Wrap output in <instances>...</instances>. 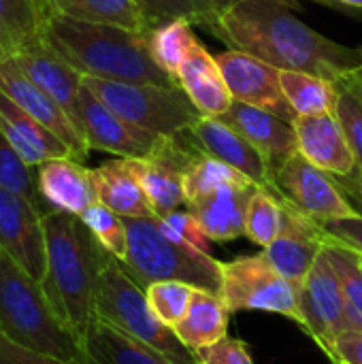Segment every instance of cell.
<instances>
[{
	"instance_id": "obj_19",
	"label": "cell",
	"mask_w": 362,
	"mask_h": 364,
	"mask_svg": "<svg viewBox=\"0 0 362 364\" xmlns=\"http://www.w3.org/2000/svg\"><path fill=\"white\" fill-rule=\"evenodd\" d=\"M297 134V147L318 168L333 177H350L356 173V158L341 122L335 113L299 115L292 122Z\"/></svg>"
},
{
	"instance_id": "obj_25",
	"label": "cell",
	"mask_w": 362,
	"mask_h": 364,
	"mask_svg": "<svg viewBox=\"0 0 362 364\" xmlns=\"http://www.w3.org/2000/svg\"><path fill=\"white\" fill-rule=\"evenodd\" d=\"M98 203L122 218H156L130 158H115L94 168Z\"/></svg>"
},
{
	"instance_id": "obj_35",
	"label": "cell",
	"mask_w": 362,
	"mask_h": 364,
	"mask_svg": "<svg viewBox=\"0 0 362 364\" xmlns=\"http://www.w3.org/2000/svg\"><path fill=\"white\" fill-rule=\"evenodd\" d=\"M339 87V98H337V119L344 126V132L350 141V147L356 158V173L350 177H337L344 183L358 186L362 188V98L354 90V85L346 79L337 83Z\"/></svg>"
},
{
	"instance_id": "obj_11",
	"label": "cell",
	"mask_w": 362,
	"mask_h": 364,
	"mask_svg": "<svg viewBox=\"0 0 362 364\" xmlns=\"http://www.w3.org/2000/svg\"><path fill=\"white\" fill-rule=\"evenodd\" d=\"M297 324L320 346L322 352L329 350L344 331H348L339 279L324 247L301 284Z\"/></svg>"
},
{
	"instance_id": "obj_18",
	"label": "cell",
	"mask_w": 362,
	"mask_h": 364,
	"mask_svg": "<svg viewBox=\"0 0 362 364\" xmlns=\"http://www.w3.org/2000/svg\"><path fill=\"white\" fill-rule=\"evenodd\" d=\"M79 113L90 149L107 151L117 158H143L158 141L156 134H149L117 115L87 85H81Z\"/></svg>"
},
{
	"instance_id": "obj_46",
	"label": "cell",
	"mask_w": 362,
	"mask_h": 364,
	"mask_svg": "<svg viewBox=\"0 0 362 364\" xmlns=\"http://www.w3.org/2000/svg\"><path fill=\"white\" fill-rule=\"evenodd\" d=\"M358 53H361V66H358V70H356V73L352 75V79H356L358 83H362V45L358 47Z\"/></svg>"
},
{
	"instance_id": "obj_42",
	"label": "cell",
	"mask_w": 362,
	"mask_h": 364,
	"mask_svg": "<svg viewBox=\"0 0 362 364\" xmlns=\"http://www.w3.org/2000/svg\"><path fill=\"white\" fill-rule=\"evenodd\" d=\"M326 239L341 243L362 256V213L356 218H341L322 224Z\"/></svg>"
},
{
	"instance_id": "obj_10",
	"label": "cell",
	"mask_w": 362,
	"mask_h": 364,
	"mask_svg": "<svg viewBox=\"0 0 362 364\" xmlns=\"http://www.w3.org/2000/svg\"><path fill=\"white\" fill-rule=\"evenodd\" d=\"M196 156L198 151L179 136H158L147 156L130 158L156 218L186 207V175Z\"/></svg>"
},
{
	"instance_id": "obj_31",
	"label": "cell",
	"mask_w": 362,
	"mask_h": 364,
	"mask_svg": "<svg viewBox=\"0 0 362 364\" xmlns=\"http://www.w3.org/2000/svg\"><path fill=\"white\" fill-rule=\"evenodd\" d=\"M192 26V19L177 17L171 21H162L149 30V53L154 62L173 79L188 51L198 43V36L194 34Z\"/></svg>"
},
{
	"instance_id": "obj_37",
	"label": "cell",
	"mask_w": 362,
	"mask_h": 364,
	"mask_svg": "<svg viewBox=\"0 0 362 364\" xmlns=\"http://www.w3.org/2000/svg\"><path fill=\"white\" fill-rule=\"evenodd\" d=\"M196 290L198 288L183 284V282H156L145 288V294H147V303H149L151 311L166 326L173 328L188 314Z\"/></svg>"
},
{
	"instance_id": "obj_17",
	"label": "cell",
	"mask_w": 362,
	"mask_h": 364,
	"mask_svg": "<svg viewBox=\"0 0 362 364\" xmlns=\"http://www.w3.org/2000/svg\"><path fill=\"white\" fill-rule=\"evenodd\" d=\"M256 190L254 181L239 175L188 196L186 207L211 241H233L245 235L247 207Z\"/></svg>"
},
{
	"instance_id": "obj_36",
	"label": "cell",
	"mask_w": 362,
	"mask_h": 364,
	"mask_svg": "<svg viewBox=\"0 0 362 364\" xmlns=\"http://www.w3.org/2000/svg\"><path fill=\"white\" fill-rule=\"evenodd\" d=\"M81 222L90 228L94 239L115 258L124 260L126 250H128V232H126V222L122 215L105 207L102 203H94L87 207L81 215Z\"/></svg>"
},
{
	"instance_id": "obj_7",
	"label": "cell",
	"mask_w": 362,
	"mask_h": 364,
	"mask_svg": "<svg viewBox=\"0 0 362 364\" xmlns=\"http://www.w3.org/2000/svg\"><path fill=\"white\" fill-rule=\"evenodd\" d=\"M83 85L126 122L156 136H179L203 117L179 83L156 85L83 77Z\"/></svg>"
},
{
	"instance_id": "obj_33",
	"label": "cell",
	"mask_w": 362,
	"mask_h": 364,
	"mask_svg": "<svg viewBox=\"0 0 362 364\" xmlns=\"http://www.w3.org/2000/svg\"><path fill=\"white\" fill-rule=\"evenodd\" d=\"M0 188L19 194L21 198L30 200L43 213H49L47 205L38 194L36 183V168L30 166L11 145V141L0 130Z\"/></svg>"
},
{
	"instance_id": "obj_45",
	"label": "cell",
	"mask_w": 362,
	"mask_h": 364,
	"mask_svg": "<svg viewBox=\"0 0 362 364\" xmlns=\"http://www.w3.org/2000/svg\"><path fill=\"white\" fill-rule=\"evenodd\" d=\"M290 2L297 6V0H290ZM312 2H318V4H324V6H331V9L362 17V0H312Z\"/></svg>"
},
{
	"instance_id": "obj_5",
	"label": "cell",
	"mask_w": 362,
	"mask_h": 364,
	"mask_svg": "<svg viewBox=\"0 0 362 364\" xmlns=\"http://www.w3.org/2000/svg\"><path fill=\"white\" fill-rule=\"evenodd\" d=\"M128 250L122 267L145 290L156 282H183L201 290L220 292L222 262L211 254L171 239L158 218H124Z\"/></svg>"
},
{
	"instance_id": "obj_4",
	"label": "cell",
	"mask_w": 362,
	"mask_h": 364,
	"mask_svg": "<svg viewBox=\"0 0 362 364\" xmlns=\"http://www.w3.org/2000/svg\"><path fill=\"white\" fill-rule=\"evenodd\" d=\"M0 331L15 343L62 358L87 364L79 339L58 318L43 282L0 250Z\"/></svg>"
},
{
	"instance_id": "obj_38",
	"label": "cell",
	"mask_w": 362,
	"mask_h": 364,
	"mask_svg": "<svg viewBox=\"0 0 362 364\" xmlns=\"http://www.w3.org/2000/svg\"><path fill=\"white\" fill-rule=\"evenodd\" d=\"M158 222L171 239L186 243L194 250H201L205 254H211V239L205 235L203 226L190 211L177 209V211H171V213L158 218Z\"/></svg>"
},
{
	"instance_id": "obj_39",
	"label": "cell",
	"mask_w": 362,
	"mask_h": 364,
	"mask_svg": "<svg viewBox=\"0 0 362 364\" xmlns=\"http://www.w3.org/2000/svg\"><path fill=\"white\" fill-rule=\"evenodd\" d=\"M137 2L141 4V11L151 28L177 17H188L194 23H198L194 0H137Z\"/></svg>"
},
{
	"instance_id": "obj_3",
	"label": "cell",
	"mask_w": 362,
	"mask_h": 364,
	"mask_svg": "<svg viewBox=\"0 0 362 364\" xmlns=\"http://www.w3.org/2000/svg\"><path fill=\"white\" fill-rule=\"evenodd\" d=\"M47 271L43 288L58 318L79 339L96 318L98 279L111 254L94 239L79 215L45 213Z\"/></svg>"
},
{
	"instance_id": "obj_16",
	"label": "cell",
	"mask_w": 362,
	"mask_h": 364,
	"mask_svg": "<svg viewBox=\"0 0 362 364\" xmlns=\"http://www.w3.org/2000/svg\"><path fill=\"white\" fill-rule=\"evenodd\" d=\"M186 141L201 154L211 156L245 175L258 188L275 192V175L260 151L222 117L203 115L188 132ZM277 194V192H275Z\"/></svg>"
},
{
	"instance_id": "obj_27",
	"label": "cell",
	"mask_w": 362,
	"mask_h": 364,
	"mask_svg": "<svg viewBox=\"0 0 362 364\" xmlns=\"http://www.w3.org/2000/svg\"><path fill=\"white\" fill-rule=\"evenodd\" d=\"M53 6L49 0H0V58L43 41V30Z\"/></svg>"
},
{
	"instance_id": "obj_21",
	"label": "cell",
	"mask_w": 362,
	"mask_h": 364,
	"mask_svg": "<svg viewBox=\"0 0 362 364\" xmlns=\"http://www.w3.org/2000/svg\"><path fill=\"white\" fill-rule=\"evenodd\" d=\"M13 58H15L17 66L45 94H49L81 130L79 94H81V85H83V75L79 70H75L64 58H60L45 41L34 43L32 47L19 51Z\"/></svg>"
},
{
	"instance_id": "obj_43",
	"label": "cell",
	"mask_w": 362,
	"mask_h": 364,
	"mask_svg": "<svg viewBox=\"0 0 362 364\" xmlns=\"http://www.w3.org/2000/svg\"><path fill=\"white\" fill-rule=\"evenodd\" d=\"M324 354L333 364H362V333L344 331Z\"/></svg>"
},
{
	"instance_id": "obj_44",
	"label": "cell",
	"mask_w": 362,
	"mask_h": 364,
	"mask_svg": "<svg viewBox=\"0 0 362 364\" xmlns=\"http://www.w3.org/2000/svg\"><path fill=\"white\" fill-rule=\"evenodd\" d=\"M241 2L243 0H194L196 13H198V23L209 28L215 19H220L222 15H226L230 9H235Z\"/></svg>"
},
{
	"instance_id": "obj_14",
	"label": "cell",
	"mask_w": 362,
	"mask_h": 364,
	"mask_svg": "<svg viewBox=\"0 0 362 364\" xmlns=\"http://www.w3.org/2000/svg\"><path fill=\"white\" fill-rule=\"evenodd\" d=\"M282 230L271 245L265 247V258L271 267L292 284L301 286L312 271L316 258L326 245V232L320 222L299 211L282 198Z\"/></svg>"
},
{
	"instance_id": "obj_28",
	"label": "cell",
	"mask_w": 362,
	"mask_h": 364,
	"mask_svg": "<svg viewBox=\"0 0 362 364\" xmlns=\"http://www.w3.org/2000/svg\"><path fill=\"white\" fill-rule=\"evenodd\" d=\"M228 316L230 311L222 303L220 294L198 288L188 314L173 326V331L186 348L198 352L228 337Z\"/></svg>"
},
{
	"instance_id": "obj_30",
	"label": "cell",
	"mask_w": 362,
	"mask_h": 364,
	"mask_svg": "<svg viewBox=\"0 0 362 364\" xmlns=\"http://www.w3.org/2000/svg\"><path fill=\"white\" fill-rule=\"evenodd\" d=\"M53 11L90 23H107L128 30L151 28L137 0H55Z\"/></svg>"
},
{
	"instance_id": "obj_47",
	"label": "cell",
	"mask_w": 362,
	"mask_h": 364,
	"mask_svg": "<svg viewBox=\"0 0 362 364\" xmlns=\"http://www.w3.org/2000/svg\"><path fill=\"white\" fill-rule=\"evenodd\" d=\"M348 81H350V83L354 85V90H356V92L361 94V98H362V83H358V81H356V79H352V77H348Z\"/></svg>"
},
{
	"instance_id": "obj_40",
	"label": "cell",
	"mask_w": 362,
	"mask_h": 364,
	"mask_svg": "<svg viewBox=\"0 0 362 364\" xmlns=\"http://www.w3.org/2000/svg\"><path fill=\"white\" fill-rule=\"evenodd\" d=\"M203 364H254L247 346L241 339L224 337L211 348L196 352Z\"/></svg>"
},
{
	"instance_id": "obj_20",
	"label": "cell",
	"mask_w": 362,
	"mask_h": 364,
	"mask_svg": "<svg viewBox=\"0 0 362 364\" xmlns=\"http://www.w3.org/2000/svg\"><path fill=\"white\" fill-rule=\"evenodd\" d=\"M38 194L49 211L81 215L98 203L94 168L75 158H53L36 166Z\"/></svg>"
},
{
	"instance_id": "obj_48",
	"label": "cell",
	"mask_w": 362,
	"mask_h": 364,
	"mask_svg": "<svg viewBox=\"0 0 362 364\" xmlns=\"http://www.w3.org/2000/svg\"><path fill=\"white\" fill-rule=\"evenodd\" d=\"M49 4H51V6H53V4H55V0H49Z\"/></svg>"
},
{
	"instance_id": "obj_12",
	"label": "cell",
	"mask_w": 362,
	"mask_h": 364,
	"mask_svg": "<svg viewBox=\"0 0 362 364\" xmlns=\"http://www.w3.org/2000/svg\"><path fill=\"white\" fill-rule=\"evenodd\" d=\"M0 250L38 282L45 279V213L30 200L4 188H0Z\"/></svg>"
},
{
	"instance_id": "obj_9",
	"label": "cell",
	"mask_w": 362,
	"mask_h": 364,
	"mask_svg": "<svg viewBox=\"0 0 362 364\" xmlns=\"http://www.w3.org/2000/svg\"><path fill=\"white\" fill-rule=\"evenodd\" d=\"M275 192L320 224L361 215L339 181L299 151L275 173Z\"/></svg>"
},
{
	"instance_id": "obj_26",
	"label": "cell",
	"mask_w": 362,
	"mask_h": 364,
	"mask_svg": "<svg viewBox=\"0 0 362 364\" xmlns=\"http://www.w3.org/2000/svg\"><path fill=\"white\" fill-rule=\"evenodd\" d=\"M87 364H173L154 348L117 331L98 316L81 337Z\"/></svg>"
},
{
	"instance_id": "obj_29",
	"label": "cell",
	"mask_w": 362,
	"mask_h": 364,
	"mask_svg": "<svg viewBox=\"0 0 362 364\" xmlns=\"http://www.w3.org/2000/svg\"><path fill=\"white\" fill-rule=\"evenodd\" d=\"M280 83L286 100L290 102L294 115H320L335 113L339 87L335 81L324 79L320 75L303 73V70H282Z\"/></svg>"
},
{
	"instance_id": "obj_6",
	"label": "cell",
	"mask_w": 362,
	"mask_h": 364,
	"mask_svg": "<svg viewBox=\"0 0 362 364\" xmlns=\"http://www.w3.org/2000/svg\"><path fill=\"white\" fill-rule=\"evenodd\" d=\"M96 316L117 331L154 348L173 364H203L198 354L186 348L175 331L151 311L145 290L113 256L98 279Z\"/></svg>"
},
{
	"instance_id": "obj_24",
	"label": "cell",
	"mask_w": 362,
	"mask_h": 364,
	"mask_svg": "<svg viewBox=\"0 0 362 364\" xmlns=\"http://www.w3.org/2000/svg\"><path fill=\"white\" fill-rule=\"evenodd\" d=\"M0 130L11 141L15 151L34 168L45 160L75 158L66 143H62L49 128L30 117L23 109H19L4 92H0Z\"/></svg>"
},
{
	"instance_id": "obj_32",
	"label": "cell",
	"mask_w": 362,
	"mask_h": 364,
	"mask_svg": "<svg viewBox=\"0 0 362 364\" xmlns=\"http://www.w3.org/2000/svg\"><path fill=\"white\" fill-rule=\"evenodd\" d=\"M339 279L348 331L362 333V260L354 250L326 239L324 245Z\"/></svg>"
},
{
	"instance_id": "obj_15",
	"label": "cell",
	"mask_w": 362,
	"mask_h": 364,
	"mask_svg": "<svg viewBox=\"0 0 362 364\" xmlns=\"http://www.w3.org/2000/svg\"><path fill=\"white\" fill-rule=\"evenodd\" d=\"M215 60L237 102H245L275 113L282 119L294 122L297 115L286 100L280 83V68L237 49L220 51L215 53Z\"/></svg>"
},
{
	"instance_id": "obj_1",
	"label": "cell",
	"mask_w": 362,
	"mask_h": 364,
	"mask_svg": "<svg viewBox=\"0 0 362 364\" xmlns=\"http://www.w3.org/2000/svg\"><path fill=\"white\" fill-rule=\"evenodd\" d=\"M209 30L228 45L282 70H303L335 83L361 66L358 49L346 47L309 28L290 0H243L215 19Z\"/></svg>"
},
{
	"instance_id": "obj_22",
	"label": "cell",
	"mask_w": 362,
	"mask_h": 364,
	"mask_svg": "<svg viewBox=\"0 0 362 364\" xmlns=\"http://www.w3.org/2000/svg\"><path fill=\"white\" fill-rule=\"evenodd\" d=\"M222 119L237 128L260 151L273 175L299 151L292 122L282 119L275 113L235 100Z\"/></svg>"
},
{
	"instance_id": "obj_34",
	"label": "cell",
	"mask_w": 362,
	"mask_h": 364,
	"mask_svg": "<svg viewBox=\"0 0 362 364\" xmlns=\"http://www.w3.org/2000/svg\"><path fill=\"white\" fill-rule=\"evenodd\" d=\"M282 230V200L275 192L258 188L250 200L247 218H245V237L267 247L275 241Z\"/></svg>"
},
{
	"instance_id": "obj_8",
	"label": "cell",
	"mask_w": 362,
	"mask_h": 364,
	"mask_svg": "<svg viewBox=\"0 0 362 364\" xmlns=\"http://www.w3.org/2000/svg\"><path fill=\"white\" fill-rule=\"evenodd\" d=\"M220 299L230 314L269 311L299 320L301 286L277 273L265 254L222 262Z\"/></svg>"
},
{
	"instance_id": "obj_23",
	"label": "cell",
	"mask_w": 362,
	"mask_h": 364,
	"mask_svg": "<svg viewBox=\"0 0 362 364\" xmlns=\"http://www.w3.org/2000/svg\"><path fill=\"white\" fill-rule=\"evenodd\" d=\"M175 79L201 115L224 117L235 102L215 55H211L201 41L188 51Z\"/></svg>"
},
{
	"instance_id": "obj_13",
	"label": "cell",
	"mask_w": 362,
	"mask_h": 364,
	"mask_svg": "<svg viewBox=\"0 0 362 364\" xmlns=\"http://www.w3.org/2000/svg\"><path fill=\"white\" fill-rule=\"evenodd\" d=\"M0 92H4L19 109L49 128L62 143H66L79 162L87 160L90 145L83 132L68 117V113L17 66L13 55L0 58Z\"/></svg>"
},
{
	"instance_id": "obj_49",
	"label": "cell",
	"mask_w": 362,
	"mask_h": 364,
	"mask_svg": "<svg viewBox=\"0 0 362 364\" xmlns=\"http://www.w3.org/2000/svg\"><path fill=\"white\" fill-rule=\"evenodd\" d=\"M361 260H362V256H361Z\"/></svg>"
},
{
	"instance_id": "obj_41",
	"label": "cell",
	"mask_w": 362,
	"mask_h": 364,
	"mask_svg": "<svg viewBox=\"0 0 362 364\" xmlns=\"http://www.w3.org/2000/svg\"><path fill=\"white\" fill-rule=\"evenodd\" d=\"M0 364H73L62 360V358H55V356H49V354H43V352H36V350H30V348H23L19 343H15L13 339H9L2 331H0Z\"/></svg>"
},
{
	"instance_id": "obj_2",
	"label": "cell",
	"mask_w": 362,
	"mask_h": 364,
	"mask_svg": "<svg viewBox=\"0 0 362 364\" xmlns=\"http://www.w3.org/2000/svg\"><path fill=\"white\" fill-rule=\"evenodd\" d=\"M149 30L90 23L51 11L43 41L83 77L173 85L177 81L149 53Z\"/></svg>"
}]
</instances>
